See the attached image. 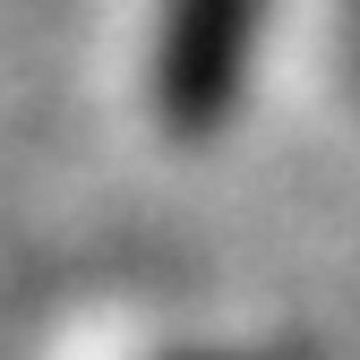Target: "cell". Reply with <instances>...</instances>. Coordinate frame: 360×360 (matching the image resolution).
Here are the masks:
<instances>
[{"label":"cell","mask_w":360,"mask_h":360,"mask_svg":"<svg viewBox=\"0 0 360 360\" xmlns=\"http://www.w3.org/2000/svg\"><path fill=\"white\" fill-rule=\"evenodd\" d=\"M266 34V0H163L146 103L180 146H206L249 95V60Z\"/></svg>","instance_id":"cell-1"},{"label":"cell","mask_w":360,"mask_h":360,"mask_svg":"<svg viewBox=\"0 0 360 360\" xmlns=\"http://www.w3.org/2000/svg\"><path fill=\"white\" fill-rule=\"evenodd\" d=\"M232 360H249V352H232Z\"/></svg>","instance_id":"cell-2"}]
</instances>
